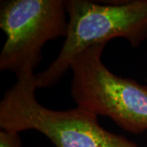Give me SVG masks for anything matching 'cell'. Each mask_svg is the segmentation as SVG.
<instances>
[{
  "label": "cell",
  "mask_w": 147,
  "mask_h": 147,
  "mask_svg": "<svg viewBox=\"0 0 147 147\" xmlns=\"http://www.w3.org/2000/svg\"><path fill=\"white\" fill-rule=\"evenodd\" d=\"M65 2L68 33L57 58L43 71L35 74L38 89L57 84L77 56L92 46L123 38L137 47L147 39V0Z\"/></svg>",
  "instance_id": "2"
},
{
  "label": "cell",
  "mask_w": 147,
  "mask_h": 147,
  "mask_svg": "<svg viewBox=\"0 0 147 147\" xmlns=\"http://www.w3.org/2000/svg\"><path fill=\"white\" fill-rule=\"evenodd\" d=\"M146 82H147V79H146Z\"/></svg>",
  "instance_id": "6"
},
{
  "label": "cell",
  "mask_w": 147,
  "mask_h": 147,
  "mask_svg": "<svg viewBox=\"0 0 147 147\" xmlns=\"http://www.w3.org/2000/svg\"><path fill=\"white\" fill-rule=\"evenodd\" d=\"M106 43L86 49L70 65V95L77 106L110 118L124 131H147V86L110 71L102 61Z\"/></svg>",
  "instance_id": "3"
},
{
  "label": "cell",
  "mask_w": 147,
  "mask_h": 147,
  "mask_svg": "<svg viewBox=\"0 0 147 147\" xmlns=\"http://www.w3.org/2000/svg\"><path fill=\"white\" fill-rule=\"evenodd\" d=\"M0 147H23L19 133L1 130Z\"/></svg>",
  "instance_id": "5"
},
{
  "label": "cell",
  "mask_w": 147,
  "mask_h": 147,
  "mask_svg": "<svg viewBox=\"0 0 147 147\" xmlns=\"http://www.w3.org/2000/svg\"><path fill=\"white\" fill-rule=\"evenodd\" d=\"M66 2L63 0H3L0 28L6 41L0 53V70L19 77L34 74L49 41L68 33Z\"/></svg>",
  "instance_id": "4"
},
{
  "label": "cell",
  "mask_w": 147,
  "mask_h": 147,
  "mask_svg": "<svg viewBox=\"0 0 147 147\" xmlns=\"http://www.w3.org/2000/svg\"><path fill=\"white\" fill-rule=\"evenodd\" d=\"M35 74L16 78L0 101L1 130L41 132L56 147H139L125 137L105 130L97 115L82 107L55 110L37 100Z\"/></svg>",
  "instance_id": "1"
}]
</instances>
